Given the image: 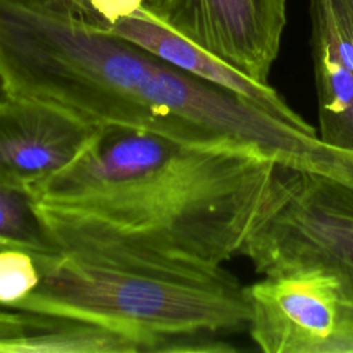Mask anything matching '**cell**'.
I'll return each instance as SVG.
<instances>
[{"label":"cell","instance_id":"cell-8","mask_svg":"<svg viewBox=\"0 0 353 353\" xmlns=\"http://www.w3.org/2000/svg\"><path fill=\"white\" fill-rule=\"evenodd\" d=\"M108 32L143 47L190 74L248 98L273 116L303 132L317 134L314 127L303 120L273 87L248 79L200 47L153 21L142 11L117 21Z\"/></svg>","mask_w":353,"mask_h":353},{"label":"cell","instance_id":"cell-10","mask_svg":"<svg viewBox=\"0 0 353 353\" xmlns=\"http://www.w3.org/2000/svg\"><path fill=\"white\" fill-rule=\"evenodd\" d=\"M312 19V57L317 90V137L328 146L353 152V70L324 25Z\"/></svg>","mask_w":353,"mask_h":353},{"label":"cell","instance_id":"cell-1","mask_svg":"<svg viewBox=\"0 0 353 353\" xmlns=\"http://www.w3.org/2000/svg\"><path fill=\"white\" fill-rule=\"evenodd\" d=\"M276 168L254 149L101 125L68 168L30 194L62 251L222 266L240 254Z\"/></svg>","mask_w":353,"mask_h":353},{"label":"cell","instance_id":"cell-7","mask_svg":"<svg viewBox=\"0 0 353 353\" xmlns=\"http://www.w3.org/2000/svg\"><path fill=\"white\" fill-rule=\"evenodd\" d=\"M99 127L54 103L4 94L0 99V185L30 192L68 168Z\"/></svg>","mask_w":353,"mask_h":353},{"label":"cell","instance_id":"cell-5","mask_svg":"<svg viewBox=\"0 0 353 353\" xmlns=\"http://www.w3.org/2000/svg\"><path fill=\"white\" fill-rule=\"evenodd\" d=\"M248 332L265 353H353V299L319 269L265 274L244 285Z\"/></svg>","mask_w":353,"mask_h":353},{"label":"cell","instance_id":"cell-12","mask_svg":"<svg viewBox=\"0 0 353 353\" xmlns=\"http://www.w3.org/2000/svg\"><path fill=\"white\" fill-rule=\"evenodd\" d=\"M26 3L63 14L108 30L117 21L131 17L139 10L153 12L160 0H25Z\"/></svg>","mask_w":353,"mask_h":353},{"label":"cell","instance_id":"cell-3","mask_svg":"<svg viewBox=\"0 0 353 353\" xmlns=\"http://www.w3.org/2000/svg\"><path fill=\"white\" fill-rule=\"evenodd\" d=\"M40 283L14 309L88 321L138 339L143 352L185 334L248 327L244 285L223 266H165L66 252L34 255Z\"/></svg>","mask_w":353,"mask_h":353},{"label":"cell","instance_id":"cell-11","mask_svg":"<svg viewBox=\"0 0 353 353\" xmlns=\"http://www.w3.org/2000/svg\"><path fill=\"white\" fill-rule=\"evenodd\" d=\"M23 250L33 255L62 252L28 190L0 185V250Z\"/></svg>","mask_w":353,"mask_h":353},{"label":"cell","instance_id":"cell-9","mask_svg":"<svg viewBox=\"0 0 353 353\" xmlns=\"http://www.w3.org/2000/svg\"><path fill=\"white\" fill-rule=\"evenodd\" d=\"M142 343L99 324L0 306V353H137Z\"/></svg>","mask_w":353,"mask_h":353},{"label":"cell","instance_id":"cell-6","mask_svg":"<svg viewBox=\"0 0 353 353\" xmlns=\"http://www.w3.org/2000/svg\"><path fill=\"white\" fill-rule=\"evenodd\" d=\"M145 14L248 79L269 84L287 0H160Z\"/></svg>","mask_w":353,"mask_h":353},{"label":"cell","instance_id":"cell-4","mask_svg":"<svg viewBox=\"0 0 353 353\" xmlns=\"http://www.w3.org/2000/svg\"><path fill=\"white\" fill-rule=\"evenodd\" d=\"M240 255L263 276L298 269L327 272L353 299V188L277 163Z\"/></svg>","mask_w":353,"mask_h":353},{"label":"cell","instance_id":"cell-14","mask_svg":"<svg viewBox=\"0 0 353 353\" xmlns=\"http://www.w3.org/2000/svg\"><path fill=\"white\" fill-rule=\"evenodd\" d=\"M309 12L324 25L353 70V0H309Z\"/></svg>","mask_w":353,"mask_h":353},{"label":"cell","instance_id":"cell-2","mask_svg":"<svg viewBox=\"0 0 353 353\" xmlns=\"http://www.w3.org/2000/svg\"><path fill=\"white\" fill-rule=\"evenodd\" d=\"M0 88L97 125L225 145L239 94L108 30L25 0H0Z\"/></svg>","mask_w":353,"mask_h":353},{"label":"cell","instance_id":"cell-13","mask_svg":"<svg viewBox=\"0 0 353 353\" xmlns=\"http://www.w3.org/2000/svg\"><path fill=\"white\" fill-rule=\"evenodd\" d=\"M40 283V272L33 254L15 250H0V306L15 307L30 295Z\"/></svg>","mask_w":353,"mask_h":353}]
</instances>
